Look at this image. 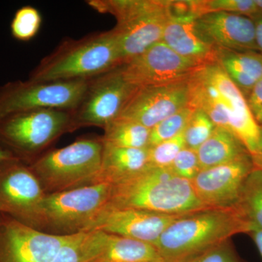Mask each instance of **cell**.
Wrapping results in <instances>:
<instances>
[{
    "instance_id": "obj_1",
    "label": "cell",
    "mask_w": 262,
    "mask_h": 262,
    "mask_svg": "<svg viewBox=\"0 0 262 262\" xmlns=\"http://www.w3.org/2000/svg\"><path fill=\"white\" fill-rule=\"evenodd\" d=\"M189 103L201 110L215 127L233 133L252 156L257 147L259 125L247 101L217 62L202 65L188 78Z\"/></svg>"
},
{
    "instance_id": "obj_2",
    "label": "cell",
    "mask_w": 262,
    "mask_h": 262,
    "mask_svg": "<svg viewBox=\"0 0 262 262\" xmlns=\"http://www.w3.org/2000/svg\"><path fill=\"white\" fill-rule=\"evenodd\" d=\"M249 232L235 207L207 208L174 221L155 246L163 262H194L235 234Z\"/></svg>"
},
{
    "instance_id": "obj_3",
    "label": "cell",
    "mask_w": 262,
    "mask_h": 262,
    "mask_svg": "<svg viewBox=\"0 0 262 262\" xmlns=\"http://www.w3.org/2000/svg\"><path fill=\"white\" fill-rule=\"evenodd\" d=\"M107 204L169 215L207 208L196 196L191 181L181 178L170 168L150 165L113 184Z\"/></svg>"
},
{
    "instance_id": "obj_4",
    "label": "cell",
    "mask_w": 262,
    "mask_h": 262,
    "mask_svg": "<svg viewBox=\"0 0 262 262\" xmlns=\"http://www.w3.org/2000/svg\"><path fill=\"white\" fill-rule=\"evenodd\" d=\"M122 64L115 31L63 43L42 60L29 80L34 82L90 80Z\"/></svg>"
},
{
    "instance_id": "obj_5",
    "label": "cell",
    "mask_w": 262,
    "mask_h": 262,
    "mask_svg": "<svg viewBox=\"0 0 262 262\" xmlns=\"http://www.w3.org/2000/svg\"><path fill=\"white\" fill-rule=\"evenodd\" d=\"M170 3L163 0H91L88 5L116 18L113 30L122 64L162 41L170 15Z\"/></svg>"
},
{
    "instance_id": "obj_6",
    "label": "cell",
    "mask_w": 262,
    "mask_h": 262,
    "mask_svg": "<svg viewBox=\"0 0 262 262\" xmlns=\"http://www.w3.org/2000/svg\"><path fill=\"white\" fill-rule=\"evenodd\" d=\"M103 149L100 139H83L36 158L29 167L46 194L91 185L100 168Z\"/></svg>"
},
{
    "instance_id": "obj_7",
    "label": "cell",
    "mask_w": 262,
    "mask_h": 262,
    "mask_svg": "<svg viewBox=\"0 0 262 262\" xmlns=\"http://www.w3.org/2000/svg\"><path fill=\"white\" fill-rule=\"evenodd\" d=\"M73 112L37 110L10 115L0 120V146L29 165L58 138L72 131Z\"/></svg>"
},
{
    "instance_id": "obj_8",
    "label": "cell",
    "mask_w": 262,
    "mask_h": 262,
    "mask_svg": "<svg viewBox=\"0 0 262 262\" xmlns=\"http://www.w3.org/2000/svg\"><path fill=\"white\" fill-rule=\"evenodd\" d=\"M111 188V184L101 183L46 194L38 230L60 236L86 232L108 203Z\"/></svg>"
},
{
    "instance_id": "obj_9",
    "label": "cell",
    "mask_w": 262,
    "mask_h": 262,
    "mask_svg": "<svg viewBox=\"0 0 262 262\" xmlns=\"http://www.w3.org/2000/svg\"><path fill=\"white\" fill-rule=\"evenodd\" d=\"M91 80L8 82L0 87V120L30 110L75 111L85 97Z\"/></svg>"
},
{
    "instance_id": "obj_10",
    "label": "cell",
    "mask_w": 262,
    "mask_h": 262,
    "mask_svg": "<svg viewBox=\"0 0 262 262\" xmlns=\"http://www.w3.org/2000/svg\"><path fill=\"white\" fill-rule=\"evenodd\" d=\"M46 196L29 165L17 158L0 164V213L38 230Z\"/></svg>"
},
{
    "instance_id": "obj_11",
    "label": "cell",
    "mask_w": 262,
    "mask_h": 262,
    "mask_svg": "<svg viewBox=\"0 0 262 262\" xmlns=\"http://www.w3.org/2000/svg\"><path fill=\"white\" fill-rule=\"evenodd\" d=\"M138 89L119 67L91 80L85 97L72 114V131L82 126L104 128L118 117Z\"/></svg>"
},
{
    "instance_id": "obj_12",
    "label": "cell",
    "mask_w": 262,
    "mask_h": 262,
    "mask_svg": "<svg viewBox=\"0 0 262 262\" xmlns=\"http://www.w3.org/2000/svg\"><path fill=\"white\" fill-rule=\"evenodd\" d=\"M202 65L180 56L160 41L119 68L130 83L141 88L187 80Z\"/></svg>"
},
{
    "instance_id": "obj_13",
    "label": "cell",
    "mask_w": 262,
    "mask_h": 262,
    "mask_svg": "<svg viewBox=\"0 0 262 262\" xmlns=\"http://www.w3.org/2000/svg\"><path fill=\"white\" fill-rule=\"evenodd\" d=\"M72 237L40 232L0 213V262H51Z\"/></svg>"
},
{
    "instance_id": "obj_14",
    "label": "cell",
    "mask_w": 262,
    "mask_h": 262,
    "mask_svg": "<svg viewBox=\"0 0 262 262\" xmlns=\"http://www.w3.org/2000/svg\"><path fill=\"white\" fill-rule=\"evenodd\" d=\"M183 215L116 208L106 203L90 224L86 232L100 231L155 246L167 227Z\"/></svg>"
},
{
    "instance_id": "obj_15",
    "label": "cell",
    "mask_w": 262,
    "mask_h": 262,
    "mask_svg": "<svg viewBox=\"0 0 262 262\" xmlns=\"http://www.w3.org/2000/svg\"><path fill=\"white\" fill-rule=\"evenodd\" d=\"M254 168L251 155L201 170L191 181L196 196L206 208L235 206L245 182Z\"/></svg>"
},
{
    "instance_id": "obj_16",
    "label": "cell",
    "mask_w": 262,
    "mask_h": 262,
    "mask_svg": "<svg viewBox=\"0 0 262 262\" xmlns=\"http://www.w3.org/2000/svg\"><path fill=\"white\" fill-rule=\"evenodd\" d=\"M188 103V79L163 85L139 88L117 118L136 122L151 129L187 106Z\"/></svg>"
},
{
    "instance_id": "obj_17",
    "label": "cell",
    "mask_w": 262,
    "mask_h": 262,
    "mask_svg": "<svg viewBox=\"0 0 262 262\" xmlns=\"http://www.w3.org/2000/svg\"><path fill=\"white\" fill-rule=\"evenodd\" d=\"M198 27L217 48L234 51H257L253 19L234 13L214 12L196 18Z\"/></svg>"
},
{
    "instance_id": "obj_18",
    "label": "cell",
    "mask_w": 262,
    "mask_h": 262,
    "mask_svg": "<svg viewBox=\"0 0 262 262\" xmlns=\"http://www.w3.org/2000/svg\"><path fill=\"white\" fill-rule=\"evenodd\" d=\"M196 18L191 14L170 13L162 41L184 58L202 64L214 63L218 48L201 32Z\"/></svg>"
},
{
    "instance_id": "obj_19",
    "label": "cell",
    "mask_w": 262,
    "mask_h": 262,
    "mask_svg": "<svg viewBox=\"0 0 262 262\" xmlns=\"http://www.w3.org/2000/svg\"><path fill=\"white\" fill-rule=\"evenodd\" d=\"M93 232L97 254L92 262H163L154 245L100 231Z\"/></svg>"
},
{
    "instance_id": "obj_20",
    "label": "cell",
    "mask_w": 262,
    "mask_h": 262,
    "mask_svg": "<svg viewBox=\"0 0 262 262\" xmlns=\"http://www.w3.org/2000/svg\"><path fill=\"white\" fill-rule=\"evenodd\" d=\"M148 165V148L131 149L103 144L101 168L92 184L113 185L139 173Z\"/></svg>"
},
{
    "instance_id": "obj_21",
    "label": "cell",
    "mask_w": 262,
    "mask_h": 262,
    "mask_svg": "<svg viewBox=\"0 0 262 262\" xmlns=\"http://www.w3.org/2000/svg\"><path fill=\"white\" fill-rule=\"evenodd\" d=\"M216 62L245 97L262 79V53L218 48Z\"/></svg>"
},
{
    "instance_id": "obj_22",
    "label": "cell",
    "mask_w": 262,
    "mask_h": 262,
    "mask_svg": "<svg viewBox=\"0 0 262 262\" xmlns=\"http://www.w3.org/2000/svg\"><path fill=\"white\" fill-rule=\"evenodd\" d=\"M201 170L233 161L250 155L246 146L233 133L215 127L213 134L196 150Z\"/></svg>"
},
{
    "instance_id": "obj_23",
    "label": "cell",
    "mask_w": 262,
    "mask_h": 262,
    "mask_svg": "<svg viewBox=\"0 0 262 262\" xmlns=\"http://www.w3.org/2000/svg\"><path fill=\"white\" fill-rule=\"evenodd\" d=\"M103 144L131 149H147L151 129L138 122L117 118L104 127Z\"/></svg>"
},
{
    "instance_id": "obj_24",
    "label": "cell",
    "mask_w": 262,
    "mask_h": 262,
    "mask_svg": "<svg viewBox=\"0 0 262 262\" xmlns=\"http://www.w3.org/2000/svg\"><path fill=\"white\" fill-rule=\"evenodd\" d=\"M250 232L262 229V170L254 168L246 179L235 205ZM249 232V233H250Z\"/></svg>"
},
{
    "instance_id": "obj_25",
    "label": "cell",
    "mask_w": 262,
    "mask_h": 262,
    "mask_svg": "<svg viewBox=\"0 0 262 262\" xmlns=\"http://www.w3.org/2000/svg\"><path fill=\"white\" fill-rule=\"evenodd\" d=\"M189 10L196 17L214 12H226L249 17L258 16L255 0H196L188 1Z\"/></svg>"
},
{
    "instance_id": "obj_26",
    "label": "cell",
    "mask_w": 262,
    "mask_h": 262,
    "mask_svg": "<svg viewBox=\"0 0 262 262\" xmlns=\"http://www.w3.org/2000/svg\"><path fill=\"white\" fill-rule=\"evenodd\" d=\"M97 253L93 232L72 235L51 262H92Z\"/></svg>"
},
{
    "instance_id": "obj_27",
    "label": "cell",
    "mask_w": 262,
    "mask_h": 262,
    "mask_svg": "<svg viewBox=\"0 0 262 262\" xmlns=\"http://www.w3.org/2000/svg\"><path fill=\"white\" fill-rule=\"evenodd\" d=\"M193 111V108L186 106L152 127L150 132L149 147L182 134L187 126Z\"/></svg>"
},
{
    "instance_id": "obj_28",
    "label": "cell",
    "mask_w": 262,
    "mask_h": 262,
    "mask_svg": "<svg viewBox=\"0 0 262 262\" xmlns=\"http://www.w3.org/2000/svg\"><path fill=\"white\" fill-rule=\"evenodd\" d=\"M215 128L214 123L204 112L194 110L183 131L185 146L196 151L209 139Z\"/></svg>"
},
{
    "instance_id": "obj_29",
    "label": "cell",
    "mask_w": 262,
    "mask_h": 262,
    "mask_svg": "<svg viewBox=\"0 0 262 262\" xmlns=\"http://www.w3.org/2000/svg\"><path fill=\"white\" fill-rule=\"evenodd\" d=\"M42 24V17L36 8L24 6L15 12L10 30L15 39L27 42L35 37Z\"/></svg>"
},
{
    "instance_id": "obj_30",
    "label": "cell",
    "mask_w": 262,
    "mask_h": 262,
    "mask_svg": "<svg viewBox=\"0 0 262 262\" xmlns=\"http://www.w3.org/2000/svg\"><path fill=\"white\" fill-rule=\"evenodd\" d=\"M185 146L184 134L148 148L149 165L155 168H169L179 151Z\"/></svg>"
},
{
    "instance_id": "obj_31",
    "label": "cell",
    "mask_w": 262,
    "mask_h": 262,
    "mask_svg": "<svg viewBox=\"0 0 262 262\" xmlns=\"http://www.w3.org/2000/svg\"><path fill=\"white\" fill-rule=\"evenodd\" d=\"M169 168L181 178L192 181L201 170L196 150L184 146Z\"/></svg>"
},
{
    "instance_id": "obj_32",
    "label": "cell",
    "mask_w": 262,
    "mask_h": 262,
    "mask_svg": "<svg viewBox=\"0 0 262 262\" xmlns=\"http://www.w3.org/2000/svg\"><path fill=\"white\" fill-rule=\"evenodd\" d=\"M194 262H241L228 242L203 255Z\"/></svg>"
},
{
    "instance_id": "obj_33",
    "label": "cell",
    "mask_w": 262,
    "mask_h": 262,
    "mask_svg": "<svg viewBox=\"0 0 262 262\" xmlns=\"http://www.w3.org/2000/svg\"><path fill=\"white\" fill-rule=\"evenodd\" d=\"M246 101L255 121L262 125V79L251 90Z\"/></svg>"
},
{
    "instance_id": "obj_34",
    "label": "cell",
    "mask_w": 262,
    "mask_h": 262,
    "mask_svg": "<svg viewBox=\"0 0 262 262\" xmlns=\"http://www.w3.org/2000/svg\"><path fill=\"white\" fill-rule=\"evenodd\" d=\"M254 168L262 170V125H259V136L256 152L251 156Z\"/></svg>"
},
{
    "instance_id": "obj_35",
    "label": "cell",
    "mask_w": 262,
    "mask_h": 262,
    "mask_svg": "<svg viewBox=\"0 0 262 262\" xmlns=\"http://www.w3.org/2000/svg\"><path fill=\"white\" fill-rule=\"evenodd\" d=\"M255 27V40L258 51L262 53V15L253 19Z\"/></svg>"
},
{
    "instance_id": "obj_36",
    "label": "cell",
    "mask_w": 262,
    "mask_h": 262,
    "mask_svg": "<svg viewBox=\"0 0 262 262\" xmlns=\"http://www.w3.org/2000/svg\"><path fill=\"white\" fill-rule=\"evenodd\" d=\"M248 234L252 238L262 258V229H256Z\"/></svg>"
},
{
    "instance_id": "obj_37",
    "label": "cell",
    "mask_w": 262,
    "mask_h": 262,
    "mask_svg": "<svg viewBox=\"0 0 262 262\" xmlns=\"http://www.w3.org/2000/svg\"><path fill=\"white\" fill-rule=\"evenodd\" d=\"M13 158H15L10 151L0 146V164L6 160L13 159Z\"/></svg>"
},
{
    "instance_id": "obj_38",
    "label": "cell",
    "mask_w": 262,
    "mask_h": 262,
    "mask_svg": "<svg viewBox=\"0 0 262 262\" xmlns=\"http://www.w3.org/2000/svg\"><path fill=\"white\" fill-rule=\"evenodd\" d=\"M255 3L258 10V16H260L262 15V0H255Z\"/></svg>"
}]
</instances>
